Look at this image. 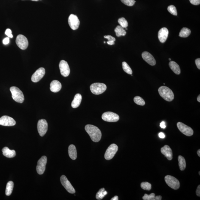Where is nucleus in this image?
<instances>
[{"mask_svg": "<svg viewBox=\"0 0 200 200\" xmlns=\"http://www.w3.org/2000/svg\"><path fill=\"white\" fill-rule=\"evenodd\" d=\"M197 154L198 156L200 157V150H198L197 151Z\"/></svg>", "mask_w": 200, "mask_h": 200, "instance_id": "48", "label": "nucleus"}, {"mask_svg": "<svg viewBox=\"0 0 200 200\" xmlns=\"http://www.w3.org/2000/svg\"><path fill=\"white\" fill-rule=\"evenodd\" d=\"M161 97L167 101H171L174 99V95L171 89L166 86H162L158 89Z\"/></svg>", "mask_w": 200, "mask_h": 200, "instance_id": "2", "label": "nucleus"}, {"mask_svg": "<svg viewBox=\"0 0 200 200\" xmlns=\"http://www.w3.org/2000/svg\"><path fill=\"white\" fill-rule=\"evenodd\" d=\"M82 99L81 95L80 94H77L74 96V99L72 102V107L74 108H76L79 107L81 102Z\"/></svg>", "mask_w": 200, "mask_h": 200, "instance_id": "22", "label": "nucleus"}, {"mask_svg": "<svg viewBox=\"0 0 200 200\" xmlns=\"http://www.w3.org/2000/svg\"><path fill=\"white\" fill-rule=\"evenodd\" d=\"M125 29H126V30H128L127 28H125Z\"/></svg>", "mask_w": 200, "mask_h": 200, "instance_id": "51", "label": "nucleus"}, {"mask_svg": "<svg viewBox=\"0 0 200 200\" xmlns=\"http://www.w3.org/2000/svg\"><path fill=\"white\" fill-rule=\"evenodd\" d=\"M32 1H39V0H32Z\"/></svg>", "mask_w": 200, "mask_h": 200, "instance_id": "49", "label": "nucleus"}, {"mask_svg": "<svg viewBox=\"0 0 200 200\" xmlns=\"http://www.w3.org/2000/svg\"><path fill=\"white\" fill-rule=\"evenodd\" d=\"M62 88V85L59 81L54 80L50 83V90L52 92L56 93L59 92Z\"/></svg>", "mask_w": 200, "mask_h": 200, "instance_id": "20", "label": "nucleus"}, {"mask_svg": "<svg viewBox=\"0 0 200 200\" xmlns=\"http://www.w3.org/2000/svg\"><path fill=\"white\" fill-rule=\"evenodd\" d=\"M134 101L136 104L140 106H144L145 104V101L141 97L135 96L134 98Z\"/></svg>", "mask_w": 200, "mask_h": 200, "instance_id": "31", "label": "nucleus"}, {"mask_svg": "<svg viewBox=\"0 0 200 200\" xmlns=\"http://www.w3.org/2000/svg\"><path fill=\"white\" fill-rule=\"evenodd\" d=\"M159 136L160 138L164 139L165 138V136L163 133L160 132L159 134Z\"/></svg>", "mask_w": 200, "mask_h": 200, "instance_id": "44", "label": "nucleus"}, {"mask_svg": "<svg viewBox=\"0 0 200 200\" xmlns=\"http://www.w3.org/2000/svg\"><path fill=\"white\" fill-rule=\"evenodd\" d=\"M47 158L46 156L42 157L38 161L36 166V171L39 174H42L44 173L47 165Z\"/></svg>", "mask_w": 200, "mask_h": 200, "instance_id": "12", "label": "nucleus"}, {"mask_svg": "<svg viewBox=\"0 0 200 200\" xmlns=\"http://www.w3.org/2000/svg\"><path fill=\"white\" fill-rule=\"evenodd\" d=\"M171 69L174 72V74H180L181 72L180 66L174 61H171L169 64Z\"/></svg>", "mask_w": 200, "mask_h": 200, "instance_id": "24", "label": "nucleus"}, {"mask_svg": "<svg viewBox=\"0 0 200 200\" xmlns=\"http://www.w3.org/2000/svg\"><path fill=\"white\" fill-rule=\"evenodd\" d=\"M197 101L198 102H200V95L198 96L197 97Z\"/></svg>", "mask_w": 200, "mask_h": 200, "instance_id": "47", "label": "nucleus"}, {"mask_svg": "<svg viewBox=\"0 0 200 200\" xmlns=\"http://www.w3.org/2000/svg\"><path fill=\"white\" fill-rule=\"evenodd\" d=\"M191 33L190 29L187 28H183L180 31L179 36L181 38H187L190 35Z\"/></svg>", "mask_w": 200, "mask_h": 200, "instance_id": "28", "label": "nucleus"}, {"mask_svg": "<svg viewBox=\"0 0 200 200\" xmlns=\"http://www.w3.org/2000/svg\"><path fill=\"white\" fill-rule=\"evenodd\" d=\"M45 74V70L44 68H40L36 71L33 74L31 80L34 82H38L44 77Z\"/></svg>", "mask_w": 200, "mask_h": 200, "instance_id": "14", "label": "nucleus"}, {"mask_svg": "<svg viewBox=\"0 0 200 200\" xmlns=\"http://www.w3.org/2000/svg\"><path fill=\"white\" fill-rule=\"evenodd\" d=\"M161 153L165 155L166 157L169 160L171 161L173 158L172 151L171 147L167 145L164 146V147H162L161 149Z\"/></svg>", "mask_w": 200, "mask_h": 200, "instance_id": "19", "label": "nucleus"}, {"mask_svg": "<svg viewBox=\"0 0 200 200\" xmlns=\"http://www.w3.org/2000/svg\"><path fill=\"white\" fill-rule=\"evenodd\" d=\"M12 98L15 101L18 103H22L24 101V96L21 91L15 86H12L10 88Z\"/></svg>", "mask_w": 200, "mask_h": 200, "instance_id": "3", "label": "nucleus"}, {"mask_svg": "<svg viewBox=\"0 0 200 200\" xmlns=\"http://www.w3.org/2000/svg\"><path fill=\"white\" fill-rule=\"evenodd\" d=\"M10 41V40H9V38H4V40H3V44L4 45H7L8 44L9 42Z\"/></svg>", "mask_w": 200, "mask_h": 200, "instance_id": "41", "label": "nucleus"}, {"mask_svg": "<svg viewBox=\"0 0 200 200\" xmlns=\"http://www.w3.org/2000/svg\"><path fill=\"white\" fill-rule=\"evenodd\" d=\"M103 120L108 122H116L119 119V116L116 113L111 112H106L101 116Z\"/></svg>", "mask_w": 200, "mask_h": 200, "instance_id": "7", "label": "nucleus"}, {"mask_svg": "<svg viewBox=\"0 0 200 200\" xmlns=\"http://www.w3.org/2000/svg\"><path fill=\"white\" fill-rule=\"evenodd\" d=\"M107 192L105 191L104 188L100 189L99 191L96 193V199L99 200L102 199L107 194Z\"/></svg>", "mask_w": 200, "mask_h": 200, "instance_id": "29", "label": "nucleus"}, {"mask_svg": "<svg viewBox=\"0 0 200 200\" xmlns=\"http://www.w3.org/2000/svg\"><path fill=\"white\" fill-rule=\"evenodd\" d=\"M169 61L171 60V58H169Z\"/></svg>", "mask_w": 200, "mask_h": 200, "instance_id": "50", "label": "nucleus"}, {"mask_svg": "<svg viewBox=\"0 0 200 200\" xmlns=\"http://www.w3.org/2000/svg\"><path fill=\"white\" fill-rule=\"evenodd\" d=\"M195 64L197 67L199 69H200V58H198V59L195 60Z\"/></svg>", "mask_w": 200, "mask_h": 200, "instance_id": "40", "label": "nucleus"}, {"mask_svg": "<svg viewBox=\"0 0 200 200\" xmlns=\"http://www.w3.org/2000/svg\"><path fill=\"white\" fill-rule=\"evenodd\" d=\"M104 38L107 39L108 41L107 42V44L110 45H112L115 44V42L116 41V39L112 36L108 35L104 36Z\"/></svg>", "mask_w": 200, "mask_h": 200, "instance_id": "33", "label": "nucleus"}, {"mask_svg": "<svg viewBox=\"0 0 200 200\" xmlns=\"http://www.w3.org/2000/svg\"><path fill=\"white\" fill-rule=\"evenodd\" d=\"M142 56L144 60L147 62L149 65L154 66L156 65V61L153 56L149 52H143Z\"/></svg>", "mask_w": 200, "mask_h": 200, "instance_id": "17", "label": "nucleus"}, {"mask_svg": "<svg viewBox=\"0 0 200 200\" xmlns=\"http://www.w3.org/2000/svg\"><path fill=\"white\" fill-rule=\"evenodd\" d=\"M105 42H105V41H104V44H105Z\"/></svg>", "mask_w": 200, "mask_h": 200, "instance_id": "53", "label": "nucleus"}, {"mask_svg": "<svg viewBox=\"0 0 200 200\" xmlns=\"http://www.w3.org/2000/svg\"><path fill=\"white\" fill-rule=\"evenodd\" d=\"M15 121L12 118L7 116H4L0 118V125L11 126L15 125Z\"/></svg>", "mask_w": 200, "mask_h": 200, "instance_id": "16", "label": "nucleus"}, {"mask_svg": "<svg viewBox=\"0 0 200 200\" xmlns=\"http://www.w3.org/2000/svg\"><path fill=\"white\" fill-rule=\"evenodd\" d=\"M191 4L195 5H199L200 4V0H189Z\"/></svg>", "mask_w": 200, "mask_h": 200, "instance_id": "39", "label": "nucleus"}, {"mask_svg": "<svg viewBox=\"0 0 200 200\" xmlns=\"http://www.w3.org/2000/svg\"><path fill=\"white\" fill-rule=\"evenodd\" d=\"M155 193H152L150 195L145 194L143 197L142 199L144 200H155Z\"/></svg>", "mask_w": 200, "mask_h": 200, "instance_id": "36", "label": "nucleus"}, {"mask_svg": "<svg viewBox=\"0 0 200 200\" xmlns=\"http://www.w3.org/2000/svg\"><path fill=\"white\" fill-rule=\"evenodd\" d=\"M61 182L64 187L69 193L74 194L75 193V189L73 187L70 182L65 175H62L61 177Z\"/></svg>", "mask_w": 200, "mask_h": 200, "instance_id": "11", "label": "nucleus"}, {"mask_svg": "<svg viewBox=\"0 0 200 200\" xmlns=\"http://www.w3.org/2000/svg\"><path fill=\"white\" fill-rule=\"evenodd\" d=\"M14 186V183L12 181L7 183L5 191V194L7 196H10L11 194Z\"/></svg>", "mask_w": 200, "mask_h": 200, "instance_id": "27", "label": "nucleus"}, {"mask_svg": "<svg viewBox=\"0 0 200 200\" xmlns=\"http://www.w3.org/2000/svg\"><path fill=\"white\" fill-rule=\"evenodd\" d=\"M160 126L162 128H163V129H165L166 126L165 125V122L164 121H163L160 123Z\"/></svg>", "mask_w": 200, "mask_h": 200, "instance_id": "43", "label": "nucleus"}, {"mask_svg": "<svg viewBox=\"0 0 200 200\" xmlns=\"http://www.w3.org/2000/svg\"><path fill=\"white\" fill-rule=\"evenodd\" d=\"M177 128L184 135L188 136H192L193 134V131L191 128L181 122L177 124Z\"/></svg>", "mask_w": 200, "mask_h": 200, "instance_id": "9", "label": "nucleus"}, {"mask_svg": "<svg viewBox=\"0 0 200 200\" xmlns=\"http://www.w3.org/2000/svg\"><path fill=\"white\" fill-rule=\"evenodd\" d=\"M169 34L168 30L166 28H163L160 30L158 33V39L162 43L165 42L168 38Z\"/></svg>", "mask_w": 200, "mask_h": 200, "instance_id": "18", "label": "nucleus"}, {"mask_svg": "<svg viewBox=\"0 0 200 200\" xmlns=\"http://www.w3.org/2000/svg\"><path fill=\"white\" fill-rule=\"evenodd\" d=\"M120 1L125 5L130 7L134 5L136 2L135 0H120Z\"/></svg>", "mask_w": 200, "mask_h": 200, "instance_id": "37", "label": "nucleus"}, {"mask_svg": "<svg viewBox=\"0 0 200 200\" xmlns=\"http://www.w3.org/2000/svg\"><path fill=\"white\" fill-rule=\"evenodd\" d=\"M115 32L116 33V36L117 37L124 36L126 34V31L124 28L119 25L115 28Z\"/></svg>", "mask_w": 200, "mask_h": 200, "instance_id": "25", "label": "nucleus"}, {"mask_svg": "<svg viewBox=\"0 0 200 200\" xmlns=\"http://www.w3.org/2000/svg\"><path fill=\"white\" fill-rule=\"evenodd\" d=\"M85 129L92 141L97 142L101 140V133L98 127L93 125H87L85 127Z\"/></svg>", "mask_w": 200, "mask_h": 200, "instance_id": "1", "label": "nucleus"}, {"mask_svg": "<svg viewBox=\"0 0 200 200\" xmlns=\"http://www.w3.org/2000/svg\"><path fill=\"white\" fill-rule=\"evenodd\" d=\"M178 160L179 165L180 171H183L185 169L186 167V162L185 159L182 156L180 155L178 156Z\"/></svg>", "mask_w": 200, "mask_h": 200, "instance_id": "26", "label": "nucleus"}, {"mask_svg": "<svg viewBox=\"0 0 200 200\" xmlns=\"http://www.w3.org/2000/svg\"><path fill=\"white\" fill-rule=\"evenodd\" d=\"M162 197L159 195V196H155V200H162Z\"/></svg>", "mask_w": 200, "mask_h": 200, "instance_id": "45", "label": "nucleus"}, {"mask_svg": "<svg viewBox=\"0 0 200 200\" xmlns=\"http://www.w3.org/2000/svg\"><path fill=\"white\" fill-rule=\"evenodd\" d=\"M107 88V86L103 83H94L90 86L91 91L94 94L96 95H99L104 93Z\"/></svg>", "mask_w": 200, "mask_h": 200, "instance_id": "4", "label": "nucleus"}, {"mask_svg": "<svg viewBox=\"0 0 200 200\" xmlns=\"http://www.w3.org/2000/svg\"><path fill=\"white\" fill-rule=\"evenodd\" d=\"M59 67L61 74L64 77H68L70 74V69L68 63L64 60L60 62Z\"/></svg>", "mask_w": 200, "mask_h": 200, "instance_id": "15", "label": "nucleus"}, {"mask_svg": "<svg viewBox=\"0 0 200 200\" xmlns=\"http://www.w3.org/2000/svg\"><path fill=\"white\" fill-rule=\"evenodd\" d=\"M168 10L169 13L174 15H177V11L176 7L174 5H170L168 7Z\"/></svg>", "mask_w": 200, "mask_h": 200, "instance_id": "35", "label": "nucleus"}, {"mask_svg": "<svg viewBox=\"0 0 200 200\" xmlns=\"http://www.w3.org/2000/svg\"><path fill=\"white\" fill-rule=\"evenodd\" d=\"M118 150V147L115 144H112L106 150L104 158L107 160L112 159Z\"/></svg>", "mask_w": 200, "mask_h": 200, "instance_id": "6", "label": "nucleus"}, {"mask_svg": "<svg viewBox=\"0 0 200 200\" xmlns=\"http://www.w3.org/2000/svg\"><path fill=\"white\" fill-rule=\"evenodd\" d=\"M199 175H200V171L199 172Z\"/></svg>", "mask_w": 200, "mask_h": 200, "instance_id": "52", "label": "nucleus"}, {"mask_svg": "<svg viewBox=\"0 0 200 200\" xmlns=\"http://www.w3.org/2000/svg\"><path fill=\"white\" fill-rule=\"evenodd\" d=\"M118 22L122 28H127L128 22L124 18L122 17L119 19Z\"/></svg>", "mask_w": 200, "mask_h": 200, "instance_id": "32", "label": "nucleus"}, {"mask_svg": "<svg viewBox=\"0 0 200 200\" xmlns=\"http://www.w3.org/2000/svg\"><path fill=\"white\" fill-rule=\"evenodd\" d=\"M196 194L198 196H200V185L198 186L196 191Z\"/></svg>", "mask_w": 200, "mask_h": 200, "instance_id": "42", "label": "nucleus"}, {"mask_svg": "<svg viewBox=\"0 0 200 200\" xmlns=\"http://www.w3.org/2000/svg\"><path fill=\"white\" fill-rule=\"evenodd\" d=\"M166 183L171 188L177 190L180 187V183L177 178L173 176L167 175L165 177Z\"/></svg>", "mask_w": 200, "mask_h": 200, "instance_id": "5", "label": "nucleus"}, {"mask_svg": "<svg viewBox=\"0 0 200 200\" xmlns=\"http://www.w3.org/2000/svg\"><path fill=\"white\" fill-rule=\"evenodd\" d=\"M37 128L39 135L41 136H44L48 129V124L47 120L44 119H41L39 120L37 125Z\"/></svg>", "mask_w": 200, "mask_h": 200, "instance_id": "10", "label": "nucleus"}, {"mask_svg": "<svg viewBox=\"0 0 200 200\" xmlns=\"http://www.w3.org/2000/svg\"><path fill=\"white\" fill-rule=\"evenodd\" d=\"M5 34L6 35H7V36L10 38H13V35L12 34V31L11 30L9 29H7L5 31Z\"/></svg>", "mask_w": 200, "mask_h": 200, "instance_id": "38", "label": "nucleus"}, {"mask_svg": "<svg viewBox=\"0 0 200 200\" xmlns=\"http://www.w3.org/2000/svg\"><path fill=\"white\" fill-rule=\"evenodd\" d=\"M68 21L70 27L73 30L78 29L80 25V21L77 16L71 14L68 18Z\"/></svg>", "mask_w": 200, "mask_h": 200, "instance_id": "13", "label": "nucleus"}, {"mask_svg": "<svg viewBox=\"0 0 200 200\" xmlns=\"http://www.w3.org/2000/svg\"><path fill=\"white\" fill-rule=\"evenodd\" d=\"M68 153L70 158L72 160H75L77 158V154L75 146L71 145L68 148Z\"/></svg>", "mask_w": 200, "mask_h": 200, "instance_id": "23", "label": "nucleus"}, {"mask_svg": "<svg viewBox=\"0 0 200 200\" xmlns=\"http://www.w3.org/2000/svg\"><path fill=\"white\" fill-rule=\"evenodd\" d=\"M122 68L123 71L126 73L127 74H132V71L130 67L128 65L126 62H123L122 64Z\"/></svg>", "mask_w": 200, "mask_h": 200, "instance_id": "30", "label": "nucleus"}, {"mask_svg": "<svg viewBox=\"0 0 200 200\" xmlns=\"http://www.w3.org/2000/svg\"><path fill=\"white\" fill-rule=\"evenodd\" d=\"M3 155L6 157L12 158L16 156L15 151L14 150H10L7 147H4L2 150Z\"/></svg>", "mask_w": 200, "mask_h": 200, "instance_id": "21", "label": "nucleus"}, {"mask_svg": "<svg viewBox=\"0 0 200 200\" xmlns=\"http://www.w3.org/2000/svg\"><path fill=\"white\" fill-rule=\"evenodd\" d=\"M118 197L117 196H115L114 197L112 198L111 200H118Z\"/></svg>", "mask_w": 200, "mask_h": 200, "instance_id": "46", "label": "nucleus"}, {"mask_svg": "<svg viewBox=\"0 0 200 200\" xmlns=\"http://www.w3.org/2000/svg\"><path fill=\"white\" fill-rule=\"evenodd\" d=\"M16 43L19 48L22 50L27 48L29 45L27 38L22 35H19L16 37Z\"/></svg>", "mask_w": 200, "mask_h": 200, "instance_id": "8", "label": "nucleus"}, {"mask_svg": "<svg viewBox=\"0 0 200 200\" xmlns=\"http://www.w3.org/2000/svg\"><path fill=\"white\" fill-rule=\"evenodd\" d=\"M142 188L144 190L150 191L152 188V185L148 182H143L141 183Z\"/></svg>", "mask_w": 200, "mask_h": 200, "instance_id": "34", "label": "nucleus"}]
</instances>
